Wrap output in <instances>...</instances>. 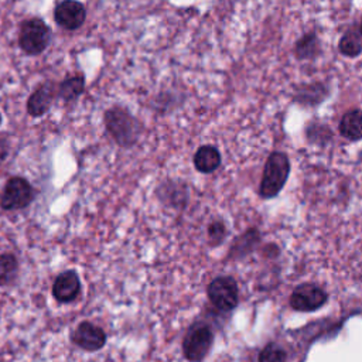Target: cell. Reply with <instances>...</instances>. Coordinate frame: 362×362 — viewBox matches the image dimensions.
Masks as SVG:
<instances>
[{"instance_id":"1","label":"cell","mask_w":362,"mask_h":362,"mask_svg":"<svg viewBox=\"0 0 362 362\" xmlns=\"http://www.w3.org/2000/svg\"><path fill=\"white\" fill-rule=\"evenodd\" d=\"M103 122L110 137L124 148L134 146L141 134V124L124 107L112 106L103 115Z\"/></svg>"},{"instance_id":"2","label":"cell","mask_w":362,"mask_h":362,"mask_svg":"<svg viewBox=\"0 0 362 362\" xmlns=\"http://www.w3.org/2000/svg\"><path fill=\"white\" fill-rule=\"evenodd\" d=\"M288 173H290L288 157L281 151L272 153L264 164L260 188H259L260 197L266 199L276 197L284 187Z\"/></svg>"},{"instance_id":"3","label":"cell","mask_w":362,"mask_h":362,"mask_svg":"<svg viewBox=\"0 0 362 362\" xmlns=\"http://www.w3.org/2000/svg\"><path fill=\"white\" fill-rule=\"evenodd\" d=\"M51 40V30L44 20L38 17L27 18L21 23L18 31V45L28 55L44 52Z\"/></svg>"},{"instance_id":"4","label":"cell","mask_w":362,"mask_h":362,"mask_svg":"<svg viewBox=\"0 0 362 362\" xmlns=\"http://www.w3.org/2000/svg\"><path fill=\"white\" fill-rule=\"evenodd\" d=\"M33 185L23 177H11L7 180L0 194V208L4 211H18L27 208L34 199Z\"/></svg>"},{"instance_id":"5","label":"cell","mask_w":362,"mask_h":362,"mask_svg":"<svg viewBox=\"0 0 362 362\" xmlns=\"http://www.w3.org/2000/svg\"><path fill=\"white\" fill-rule=\"evenodd\" d=\"M208 297L211 303L222 311H230L235 308L239 300V290L235 279L229 276H219L214 279L208 286Z\"/></svg>"},{"instance_id":"6","label":"cell","mask_w":362,"mask_h":362,"mask_svg":"<svg viewBox=\"0 0 362 362\" xmlns=\"http://www.w3.org/2000/svg\"><path fill=\"white\" fill-rule=\"evenodd\" d=\"M212 331L206 325H195L192 327L184 338L182 349L184 355L189 361H201L209 351L212 345Z\"/></svg>"},{"instance_id":"7","label":"cell","mask_w":362,"mask_h":362,"mask_svg":"<svg viewBox=\"0 0 362 362\" xmlns=\"http://www.w3.org/2000/svg\"><path fill=\"white\" fill-rule=\"evenodd\" d=\"M328 294L318 286L304 283L294 288L290 297V305L297 311H314L325 304Z\"/></svg>"},{"instance_id":"8","label":"cell","mask_w":362,"mask_h":362,"mask_svg":"<svg viewBox=\"0 0 362 362\" xmlns=\"http://www.w3.org/2000/svg\"><path fill=\"white\" fill-rule=\"evenodd\" d=\"M54 18L64 30H78L86 20V8L82 3L75 0H64L55 4Z\"/></svg>"},{"instance_id":"9","label":"cell","mask_w":362,"mask_h":362,"mask_svg":"<svg viewBox=\"0 0 362 362\" xmlns=\"http://www.w3.org/2000/svg\"><path fill=\"white\" fill-rule=\"evenodd\" d=\"M57 96V85L51 81L40 83L27 99V113L31 117L44 116Z\"/></svg>"},{"instance_id":"10","label":"cell","mask_w":362,"mask_h":362,"mask_svg":"<svg viewBox=\"0 0 362 362\" xmlns=\"http://www.w3.org/2000/svg\"><path fill=\"white\" fill-rule=\"evenodd\" d=\"M71 339L79 348L92 352L100 349L105 345L106 334L100 327L89 321H83L74 329Z\"/></svg>"},{"instance_id":"11","label":"cell","mask_w":362,"mask_h":362,"mask_svg":"<svg viewBox=\"0 0 362 362\" xmlns=\"http://www.w3.org/2000/svg\"><path fill=\"white\" fill-rule=\"evenodd\" d=\"M81 293V280L75 270H65L57 276L52 284V296L59 303H71Z\"/></svg>"},{"instance_id":"12","label":"cell","mask_w":362,"mask_h":362,"mask_svg":"<svg viewBox=\"0 0 362 362\" xmlns=\"http://www.w3.org/2000/svg\"><path fill=\"white\" fill-rule=\"evenodd\" d=\"M85 90V76L82 74H74L66 76L57 86V96L64 102L71 103L75 102Z\"/></svg>"},{"instance_id":"13","label":"cell","mask_w":362,"mask_h":362,"mask_svg":"<svg viewBox=\"0 0 362 362\" xmlns=\"http://www.w3.org/2000/svg\"><path fill=\"white\" fill-rule=\"evenodd\" d=\"M339 133L348 140L356 141L362 139V110L351 109L341 117Z\"/></svg>"},{"instance_id":"14","label":"cell","mask_w":362,"mask_h":362,"mask_svg":"<svg viewBox=\"0 0 362 362\" xmlns=\"http://www.w3.org/2000/svg\"><path fill=\"white\" fill-rule=\"evenodd\" d=\"M221 164V154L214 146H201L194 156V165L199 173L215 171Z\"/></svg>"},{"instance_id":"15","label":"cell","mask_w":362,"mask_h":362,"mask_svg":"<svg viewBox=\"0 0 362 362\" xmlns=\"http://www.w3.org/2000/svg\"><path fill=\"white\" fill-rule=\"evenodd\" d=\"M327 96V88L322 83L301 85L296 90V100L304 106H315Z\"/></svg>"},{"instance_id":"16","label":"cell","mask_w":362,"mask_h":362,"mask_svg":"<svg viewBox=\"0 0 362 362\" xmlns=\"http://www.w3.org/2000/svg\"><path fill=\"white\" fill-rule=\"evenodd\" d=\"M18 276V259L14 253L6 252L0 255V286L14 283Z\"/></svg>"},{"instance_id":"17","label":"cell","mask_w":362,"mask_h":362,"mask_svg":"<svg viewBox=\"0 0 362 362\" xmlns=\"http://www.w3.org/2000/svg\"><path fill=\"white\" fill-rule=\"evenodd\" d=\"M259 239H260L259 230L257 229H249L247 232H245V235L239 236L235 240V243L230 246L229 256H233V257L246 256L247 253H250L253 250V247L256 246Z\"/></svg>"},{"instance_id":"18","label":"cell","mask_w":362,"mask_h":362,"mask_svg":"<svg viewBox=\"0 0 362 362\" xmlns=\"http://www.w3.org/2000/svg\"><path fill=\"white\" fill-rule=\"evenodd\" d=\"M294 52L297 58L300 59H307V58H314L320 52V41L314 33H308L303 35L297 42Z\"/></svg>"},{"instance_id":"19","label":"cell","mask_w":362,"mask_h":362,"mask_svg":"<svg viewBox=\"0 0 362 362\" xmlns=\"http://www.w3.org/2000/svg\"><path fill=\"white\" fill-rule=\"evenodd\" d=\"M339 52L346 57H356L362 52V34L361 31H348L342 35L338 44Z\"/></svg>"},{"instance_id":"20","label":"cell","mask_w":362,"mask_h":362,"mask_svg":"<svg viewBox=\"0 0 362 362\" xmlns=\"http://www.w3.org/2000/svg\"><path fill=\"white\" fill-rule=\"evenodd\" d=\"M185 187L180 182H165V184H161L160 188L157 189V195L160 197V199L163 198H167L168 195H171V199L168 201L170 204L168 205H173L174 206V197H175V201H177V205L178 204H185L187 201V194H185Z\"/></svg>"},{"instance_id":"21","label":"cell","mask_w":362,"mask_h":362,"mask_svg":"<svg viewBox=\"0 0 362 362\" xmlns=\"http://www.w3.org/2000/svg\"><path fill=\"white\" fill-rule=\"evenodd\" d=\"M259 362H286V352L281 346L276 344H269L262 349L259 355Z\"/></svg>"},{"instance_id":"22","label":"cell","mask_w":362,"mask_h":362,"mask_svg":"<svg viewBox=\"0 0 362 362\" xmlns=\"http://www.w3.org/2000/svg\"><path fill=\"white\" fill-rule=\"evenodd\" d=\"M226 236V226L222 221H214L208 226V240L211 246H216L223 242Z\"/></svg>"},{"instance_id":"23","label":"cell","mask_w":362,"mask_h":362,"mask_svg":"<svg viewBox=\"0 0 362 362\" xmlns=\"http://www.w3.org/2000/svg\"><path fill=\"white\" fill-rule=\"evenodd\" d=\"M324 132H329L325 126H317V124H310L307 129V136L310 140H315V137H318V143H324L327 140H329L331 134H324Z\"/></svg>"},{"instance_id":"24","label":"cell","mask_w":362,"mask_h":362,"mask_svg":"<svg viewBox=\"0 0 362 362\" xmlns=\"http://www.w3.org/2000/svg\"><path fill=\"white\" fill-rule=\"evenodd\" d=\"M10 153V141L7 137H0V165L4 163Z\"/></svg>"},{"instance_id":"25","label":"cell","mask_w":362,"mask_h":362,"mask_svg":"<svg viewBox=\"0 0 362 362\" xmlns=\"http://www.w3.org/2000/svg\"><path fill=\"white\" fill-rule=\"evenodd\" d=\"M359 31H361V34H362V21H361V28H359Z\"/></svg>"},{"instance_id":"26","label":"cell","mask_w":362,"mask_h":362,"mask_svg":"<svg viewBox=\"0 0 362 362\" xmlns=\"http://www.w3.org/2000/svg\"><path fill=\"white\" fill-rule=\"evenodd\" d=\"M1 120H3V117H1V113H0V124H1Z\"/></svg>"}]
</instances>
